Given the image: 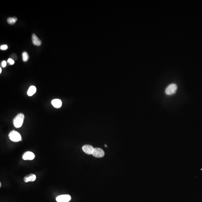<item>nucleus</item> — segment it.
<instances>
[{
  "label": "nucleus",
  "mask_w": 202,
  "mask_h": 202,
  "mask_svg": "<svg viewBox=\"0 0 202 202\" xmlns=\"http://www.w3.org/2000/svg\"><path fill=\"white\" fill-rule=\"evenodd\" d=\"M92 155L96 157L100 158L103 157L104 155V152L102 149L100 148H94V150Z\"/></svg>",
  "instance_id": "20e7f679"
},
{
  "label": "nucleus",
  "mask_w": 202,
  "mask_h": 202,
  "mask_svg": "<svg viewBox=\"0 0 202 202\" xmlns=\"http://www.w3.org/2000/svg\"><path fill=\"white\" fill-rule=\"evenodd\" d=\"M8 62L9 63L10 65H14V60H13L12 59L9 58L8 60Z\"/></svg>",
  "instance_id": "2eb2a0df"
},
{
  "label": "nucleus",
  "mask_w": 202,
  "mask_h": 202,
  "mask_svg": "<svg viewBox=\"0 0 202 202\" xmlns=\"http://www.w3.org/2000/svg\"><path fill=\"white\" fill-rule=\"evenodd\" d=\"M36 88L34 86H31L29 87L28 91V94L29 96H32L36 93Z\"/></svg>",
  "instance_id": "9b49d317"
},
{
  "label": "nucleus",
  "mask_w": 202,
  "mask_h": 202,
  "mask_svg": "<svg viewBox=\"0 0 202 202\" xmlns=\"http://www.w3.org/2000/svg\"><path fill=\"white\" fill-rule=\"evenodd\" d=\"M24 115L23 113L18 114L13 119V123L15 127L19 128L21 127L23 123Z\"/></svg>",
  "instance_id": "f257e3e1"
},
{
  "label": "nucleus",
  "mask_w": 202,
  "mask_h": 202,
  "mask_svg": "<svg viewBox=\"0 0 202 202\" xmlns=\"http://www.w3.org/2000/svg\"><path fill=\"white\" fill-rule=\"evenodd\" d=\"M1 187V183H0V187Z\"/></svg>",
  "instance_id": "a211bd4d"
},
{
  "label": "nucleus",
  "mask_w": 202,
  "mask_h": 202,
  "mask_svg": "<svg viewBox=\"0 0 202 202\" xmlns=\"http://www.w3.org/2000/svg\"><path fill=\"white\" fill-rule=\"evenodd\" d=\"M105 147H107V145H106V144H105Z\"/></svg>",
  "instance_id": "6ab92c4d"
},
{
  "label": "nucleus",
  "mask_w": 202,
  "mask_h": 202,
  "mask_svg": "<svg viewBox=\"0 0 202 202\" xmlns=\"http://www.w3.org/2000/svg\"><path fill=\"white\" fill-rule=\"evenodd\" d=\"M32 42L34 45L37 46H40L41 45L42 42H41V40L34 34H32Z\"/></svg>",
  "instance_id": "9d476101"
},
{
  "label": "nucleus",
  "mask_w": 202,
  "mask_h": 202,
  "mask_svg": "<svg viewBox=\"0 0 202 202\" xmlns=\"http://www.w3.org/2000/svg\"><path fill=\"white\" fill-rule=\"evenodd\" d=\"M9 139L14 142H18L21 140V137L20 134L17 132L13 130L9 134Z\"/></svg>",
  "instance_id": "f03ea898"
},
{
  "label": "nucleus",
  "mask_w": 202,
  "mask_h": 202,
  "mask_svg": "<svg viewBox=\"0 0 202 202\" xmlns=\"http://www.w3.org/2000/svg\"><path fill=\"white\" fill-rule=\"evenodd\" d=\"M71 199V197L69 195H62L58 196L56 198L57 202H68Z\"/></svg>",
  "instance_id": "39448f33"
},
{
  "label": "nucleus",
  "mask_w": 202,
  "mask_h": 202,
  "mask_svg": "<svg viewBox=\"0 0 202 202\" xmlns=\"http://www.w3.org/2000/svg\"><path fill=\"white\" fill-rule=\"evenodd\" d=\"M17 20V18L16 17H9L7 19V21L9 24H12L15 23V22Z\"/></svg>",
  "instance_id": "f8f14e48"
},
{
  "label": "nucleus",
  "mask_w": 202,
  "mask_h": 202,
  "mask_svg": "<svg viewBox=\"0 0 202 202\" xmlns=\"http://www.w3.org/2000/svg\"><path fill=\"white\" fill-rule=\"evenodd\" d=\"M8 46L6 45H2L0 47V48L1 50H5L8 49Z\"/></svg>",
  "instance_id": "4468645a"
},
{
  "label": "nucleus",
  "mask_w": 202,
  "mask_h": 202,
  "mask_svg": "<svg viewBox=\"0 0 202 202\" xmlns=\"http://www.w3.org/2000/svg\"><path fill=\"white\" fill-rule=\"evenodd\" d=\"M35 157L34 154L30 151L25 152L22 156L23 159L24 160H32L35 158Z\"/></svg>",
  "instance_id": "423d86ee"
},
{
  "label": "nucleus",
  "mask_w": 202,
  "mask_h": 202,
  "mask_svg": "<svg viewBox=\"0 0 202 202\" xmlns=\"http://www.w3.org/2000/svg\"><path fill=\"white\" fill-rule=\"evenodd\" d=\"M177 88V85L175 84H172L167 88L165 92L167 95H172L175 93Z\"/></svg>",
  "instance_id": "7ed1b4c3"
},
{
  "label": "nucleus",
  "mask_w": 202,
  "mask_h": 202,
  "mask_svg": "<svg viewBox=\"0 0 202 202\" xmlns=\"http://www.w3.org/2000/svg\"><path fill=\"white\" fill-rule=\"evenodd\" d=\"M51 104L55 108H60L62 105V102L60 99H55L51 101Z\"/></svg>",
  "instance_id": "1a4fd4ad"
},
{
  "label": "nucleus",
  "mask_w": 202,
  "mask_h": 202,
  "mask_svg": "<svg viewBox=\"0 0 202 202\" xmlns=\"http://www.w3.org/2000/svg\"><path fill=\"white\" fill-rule=\"evenodd\" d=\"M2 68H1L0 67V73H1V72H2Z\"/></svg>",
  "instance_id": "f3484780"
},
{
  "label": "nucleus",
  "mask_w": 202,
  "mask_h": 202,
  "mask_svg": "<svg viewBox=\"0 0 202 202\" xmlns=\"http://www.w3.org/2000/svg\"><path fill=\"white\" fill-rule=\"evenodd\" d=\"M22 58H23V61L24 62H27L28 60L29 56L27 52H23V54H22Z\"/></svg>",
  "instance_id": "ddd939ff"
},
{
  "label": "nucleus",
  "mask_w": 202,
  "mask_h": 202,
  "mask_svg": "<svg viewBox=\"0 0 202 202\" xmlns=\"http://www.w3.org/2000/svg\"><path fill=\"white\" fill-rule=\"evenodd\" d=\"M36 175L34 174H31L25 176L24 178V180L25 182L28 183L29 182H32L35 181L36 179Z\"/></svg>",
  "instance_id": "6e6552de"
},
{
  "label": "nucleus",
  "mask_w": 202,
  "mask_h": 202,
  "mask_svg": "<svg viewBox=\"0 0 202 202\" xmlns=\"http://www.w3.org/2000/svg\"><path fill=\"white\" fill-rule=\"evenodd\" d=\"M82 150L85 153L88 155H92L94 148L93 147L90 145H85L82 147Z\"/></svg>",
  "instance_id": "0eeeda50"
},
{
  "label": "nucleus",
  "mask_w": 202,
  "mask_h": 202,
  "mask_svg": "<svg viewBox=\"0 0 202 202\" xmlns=\"http://www.w3.org/2000/svg\"><path fill=\"white\" fill-rule=\"evenodd\" d=\"M6 62L5 61H3L2 63V66L3 67H5L6 66Z\"/></svg>",
  "instance_id": "dca6fc26"
}]
</instances>
